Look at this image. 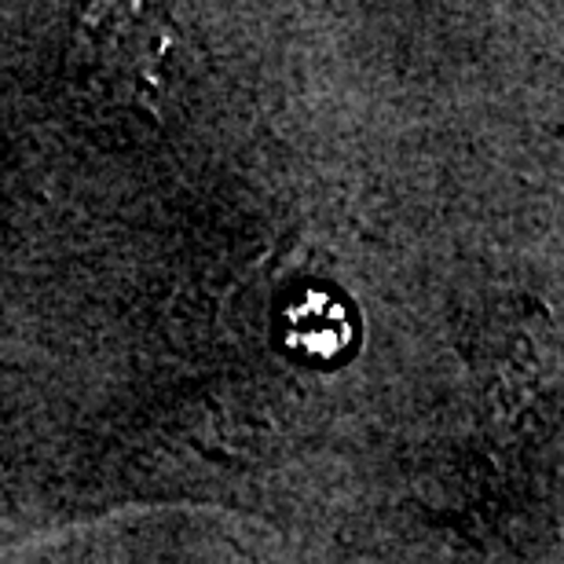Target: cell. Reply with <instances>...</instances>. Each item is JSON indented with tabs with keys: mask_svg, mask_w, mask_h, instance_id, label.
I'll return each instance as SVG.
<instances>
[{
	"mask_svg": "<svg viewBox=\"0 0 564 564\" xmlns=\"http://www.w3.org/2000/svg\"><path fill=\"white\" fill-rule=\"evenodd\" d=\"M290 341L315 359H330L345 348L348 326L341 308L323 293H304L290 308Z\"/></svg>",
	"mask_w": 564,
	"mask_h": 564,
	"instance_id": "6da1fadb",
	"label": "cell"
}]
</instances>
